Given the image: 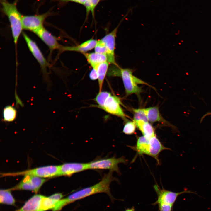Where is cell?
Segmentation results:
<instances>
[{
    "label": "cell",
    "instance_id": "1",
    "mask_svg": "<svg viewBox=\"0 0 211 211\" xmlns=\"http://www.w3.org/2000/svg\"><path fill=\"white\" fill-rule=\"evenodd\" d=\"M113 172L110 171L104 174L101 180L95 184L82 188L70 194L67 197L62 199L58 203L59 206L63 208L65 206L91 195L100 193H105L109 197L112 201L114 198L110 192V185L111 182L116 180L113 176Z\"/></svg>",
    "mask_w": 211,
    "mask_h": 211
},
{
    "label": "cell",
    "instance_id": "2",
    "mask_svg": "<svg viewBox=\"0 0 211 211\" xmlns=\"http://www.w3.org/2000/svg\"><path fill=\"white\" fill-rule=\"evenodd\" d=\"M0 2L2 11L9 20L14 42L16 45L23 29L22 16L17 8V1L11 3L7 0H0Z\"/></svg>",
    "mask_w": 211,
    "mask_h": 211
},
{
    "label": "cell",
    "instance_id": "3",
    "mask_svg": "<svg viewBox=\"0 0 211 211\" xmlns=\"http://www.w3.org/2000/svg\"><path fill=\"white\" fill-rule=\"evenodd\" d=\"M133 70L128 68L120 69V76L122 78L126 94H139L142 91L138 84L149 85L147 83L135 77L133 74Z\"/></svg>",
    "mask_w": 211,
    "mask_h": 211
},
{
    "label": "cell",
    "instance_id": "4",
    "mask_svg": "<svg viewBox=\"0 0 211 211\" xmlns=\"http://www.w3.org/2000/svg\"><path fill=\"white\" fill-rule=\"evenodd\" d=\"M60 165L49 166L16 173H3L2 176L30 175L42 178L59 176Z\"/></svg>",
    "mask_w": 211,
    "mask_h": 211
},
{
    "label": "cell",
    "instance_id": "5",
    "mask_svg": "<svg viewBox=\"0 0 211 211\" xmlns=\"http://www.w3.org/2000/svg\"><path fill=\"white\" fill-rule=\"evenodd\" d=\"M127 161L124 156L98 159L88 163V169H108L120 174L118 164L121 163L126 164Z\"/></svg>",
    "mask_w": 211,
    "mask_h": 211
},
{
    "label": "cell",
    "instance_id": "6",
    "mask_svg": "<svg viewBox=\"0 0 211 211\" xmlns=\"http://www.w3.org/2000/svg\"><path fill=\"white\" fill-rule=\"evenodd\" d=\"M154 188L157 195L156 201L152 204L154 205L163 203L173 206L177 197L180 195L186 193L196 194L195 192L186 190L180 192H173L163 188L161 189L157 185H154Z\"/></svg>",
    "mask_w": 211,
    "mask_h": 211
},
{
    "label": "cell",
    "instance_id": "7",
    "mask_svg": "<svg viewBox=\"0 0 211 211\" xmlns=\"http://www.w3.org/2000/svg\"><path fill=\"white\" fill-rule=\"evenodd\" d=\"M46 180L45 178L36 176L25 175L18 184L8 189L11 191L29 190L37 193Z\"/></svg>",
    "mask_w": 211,
    "mask_h": 211
},
{
    "label": "cell",
    "instance_id": "8",
    "mask_svg": "<svg viewBox=\"0 0 211 211\" xmlns=\"http://www.w3.org/2000/svg\"><path fill=\"white\" fill-rule=\"evenodd\" d=\"M51 14V12L48 11L40 15L22 16L23 29L34 33L43 27V24L45 19Z\"/></svg>",
    "mask_w": 211,
    "mask_h": 211
},
{
    "label": "cell",
    "instance_id": "9",
    "mask_svg": "<svg viewBox=\"0 0 211 211\" xmlns=\"http://www.w3.org/2000/svg\"><path fill=\"white\" fill-rule=\"evenodd\" d=\"M128 12H127L121 21L120 23L114 30L101 39L107 49L108 52L107 55L108 57V62L109 64L113 65H118L115 61V53L117 33L120 23L128 15Z\"/></svg>",
    "mask_w": 211,
    "mask_h": 211
},
{
    "label": "cell",
    "instance_id": "10",
    "mask_svg": "<svg viewBox=\"0 0 211 211\" xmlns=\"http://www.w3.org/2000/svg\"><path fill=\"white\" fill-rule=\"evenodd\" d=\"M121 104L119 98L111 94L103 106L99 108L111 114L125 119L127 116L120 106Z\"/></svg>",
    "mask_w": 211,
    "mask_h": 211
},
{
    "label": "cell",
    "instance_id": "11",
    "mask_svg": "<svg viewBox=\"0 0 211 211\" xmlns=\"http://www.w3.org/2000/svg\"><path fill=\"white\" fill-rule=\"evenodd\" d=\"M23 35L29 50L39 64L43 71H46L49 64L36 43L24 33Z\"/></svg>",
    "mask_w": 211,
    "mask_h": 211
},
{
    "label": "cell",
    "instance_id": "12",
    "mask_svg": "<svg viewBox=\"0 0 211 211\" xmlns=\"http://www.w3.org/2000/svg\"><path fill=\"white\" fill-rule=\"evenodd\" d=\"M49 47L50 52L55 49L60 50L62 46L58 42L57 38L43 27L34 33Z\"/></svg>",
    "mask_w": 211,
    "mask_h": 211
},
{
    "label": "cell",
    "instance_id": "13",
    "mask_svg": "<svg viewBox=\"0 0 211 211\" xmlns=\"http://www.w3.org/2000/svg\"><path fill=\"white\" fill-rule=\"evenodd\" d=\"M88 169V163H67L60 165L59 176H71L74 174Z\"/></svg>",
    "mask_w": 211,
    "mask_h": 211
},
{
    "label": "cell",
    "instance_id": "14",
    "mask_svg": "<svg viewBox=\"0 0 211 211\" xmlns=\"http://www.w3.org/2000/svg\"><path fill=\"white\" fill-rule=\"evenodd\" d=\"M44 196L40 194L34 195L22 207L15 211H42V200Z\"/></svg>",
    "mask_w": 211,
    "mask_h": 211
},
{
    "label": "cell",
    "instance_id": "15",
    "mask_svg": "<svg viewBox=\"0 0 211 211\" xmlns=\"http://www.w3.org/2000/svg\"><path fill=\"white\" fill-rule=\"evenodd\" d=\"M149 148L148 155L154 158L158 164H160L159 156L160 153L163 150H169L170 149L164 146L156 135L149 138Z\"/></svg>",
    "mask_w": 211,
    "mask_h": 211
},
{
    "label": "cell",
    "instance_id": "16",
    "mask_svg": "<svg viewBox=\"0 0 211 211\" xmlns=\"http://www.w3.org/2000/svg\"><path fill=\"white\" fill-rule=\"evenodd\" d=\"M97 42V40L91 38L76 46H62L60 51L61 52L65 51H74L83 54L94 48Z\"/></svg>",
    "mask_w": 211,
    "mask_h": 211
},
{
    "label": "cell",
    "instance_id": "17",
    "mask_svg": "<svg viewBox=\"0 0 211 211\" xmlns=\"http://www.w3.org/2000/svg\"><path fill=\"white\" fill-rule=\"evenodd\" d=\"M82 54L84 55L88 63L93 69H95L101 63L108 62V57L106 54L95 52L89 53L86 52Z\"/></svg>",
    "mask_w": 211,
    "mask_h": 211
},
{
    "label": "cell",
    "instance_id": "18",
    "mask_svg": "<svg viewBox=\"0 0 211 211\" xmlns=\"http://www.w3.org/2000/svg\"><path fill=\"white\" fill-rule=\"evenodd\" d=\"M130 147L135 150L138 155H148L149 147V139L144 136L139 137L137 139L136 144Z\"/></svg>",
    "mask_w": 211,
    "mask_h": 211
},
{
    "label": "cell",
    "instance_id": "19",
    "mask_svg": "<svg viewBox=\"0 0 211 211\" xmlns=\"http://www.w3.org/2000/svg\"><path fill=\"white\" fill-rule=\"evenodd\" d=\"M134 122L143 135L146 137L149 138L155 135L153 127L148 122L141 120Z\"/></svg>",
    "mask_w": 211,
    "mask_h": 211
},
{
    "label": "cell",
    "instance_id": "20",
    "mask_svg": "<svg viewBox=\"0 0 211 211\" xmlns=\"http://www.w3.org/2000/svg\"><path fill=\"white\" fill-rule=\"evenodd\" d=\"M146 113L148 121L152 123L166 122L161 116L157 106L145 108Z\"/></svg>",
    "mask_w": 211,
    "mask_h": 211
},
{
    "label": "cell",
    "instance_id": "21",
    "mask_svg": "<svg viewBox=\"0 0 211 211\" xmlns=\"http://www.w3.org/2000/svg\"><path fill=\"white\" fill-rule=\"evenodd\" d=\"M109 64L108 62H105L100 64L95 69L97 70L98 74L99 92L101 91L104 81L108 71Z\"/></svg>",
    "mask_w": 211,
    "mask_h": 211
},
{
    "label": "cell",
    "instance_id": "22",
    "mask_svg": "<svg viewBox=\"0 0 211 211\" xmlns=\"http://www.w3.org/2000/svg\"><path fill=\"white\" fill-rule=\"evenodd\" d=\"M10 190H1L0 191V202L1 204L9 205H14L15 200L11 194Z\"/></svg>",
    "mask_w": 211,
    "mask_h": 211
},
{
    "label": "cell",
    "instance_id": "23",
    "mask_svg": "<svg viewBox=\"0 0 211 211\" xmlns=\"http://www.w3.org/2000/svg\"><path fill=\"white\" fill-rule=\"evenodd\" d=\"M3 115L4 121L7 122H12L16 118L17 111L12 106H7L4 109Z\"/></svg>",
    "mask_w": 211,
    "mask_h": 211
},
{
    "label": "cell",
    "instance_id": "24",
    "mask_svg": "<svg viewBox=\"0 0 211 211\" xmlns=\"http://www.w3.org/2000/svg\"><path fill=\"white\" fill-rule=\"evenodd\" d=\"M101 1V0H86L84 4L86 9V20L87 19L90 12L92 13L93 19H94L95 10Z\"/></svg>",
    "mask_w": 211,
    "mask_h": 211
},
{
    "label": "cell",
    "instance_id": "25",
    "mask_svg": "<svg viewBox=\"0 0 211 211\" xmlns=\"http://www.w3.org/2000/svg\"><path fill=\"white\" fill-rule=\"evenodd\" d=\"M132 111L134 113L133 121L141 120L148 122L145 108H133Z\"/></svg>",
    "mask_w": 211,
    "mask_h": 211
},
{
    "label": "cell",
    "instance_id": "26",
    "mask_svg": "<svg viewBox=\"0 0 211 211\" xmlns=\"http://www.w3.org/2000/svg\"><path fill=\"white\" fill-rule=\"evenodd\" d=\"M111 94L108 91H101L99 92L94 99V100L98 104V108L102 106L107 98Z\"/></svg>",
    "mask_w": 211,
    "mask_h": 211
},
{
    "label": "cell",
    "instance_id": "27",
    "mask_svg": "<svg viewBox=\"0 0 211 211\" xmlns=\"http://www.w3.org/2000/svg\"><path fill=\"white\" fill-rule=\"evenodd\" d=\"M136 127V125L133 121H129L125 125L122 132L125 134H132L135 132Z\"/></svg>",
    "mask_w": 211,
    "mask_h": 211
},
{
    "label": "cell",
    "instance_id": "28",
    "mask_svg": "<svg viewBox=\"0 0 211 211\" xmlns=\"http://www.w3.org/2000/svg\"><path fill=\"white\" fill-rule=\"evenodd\" d=\"M94 50L96 52L106 55L108 52L105 45L101 40H97L96 44L94 48Z\"/></svg>",
    "mask_w": 211,
    "mask_h": 211
},
{
    "label": "cell",
    "instance_id": "29",
    "mask_svg": "<svg viewBox=\"0 0 211 211\" xmlns=\"http://www.w3.org/2000/svg\"><path fill=\"white\" fill-rule=\"evenodd\" d=\"M158 205L159 211H171L173 205L163 203H160Z\"/></svg>",
    "mask_w": 211,
    "mask_h": 211
},
{
    "label": "cell",
    "instance_id": "30",
    "mask_svg": "<svg viewBox=\"0 0 211 211\" xmlns=\"http://www.w3.org/2000/svg\"><path fill=\"white\" fill-rule=\"evenodd\" d=\"M89 77L91 80H93L98 79V74L96 69L93 68L89 73Z\"/></svg>",
    "mask_w": 211,
    "mask_h": 211
},
{
    "label": "cell",
    "instance_id": "31",
    "mask_svg": "<svg viewBox=\"0 0 211 211\" xmlns=\"http://www.w3.org/2000/svg\"><path fill=\"white\" fill-rule=\"evenodd\" d=\"M61 2L67 3L69 1L76 3L84 5L86 0H55Z\"/></svg>",
    "mask_w": 211,
    "mask_h": 211
},
{
    "label": "cell",
    "instance_id": "32",
    "mask_svg": "<svg viewBox=\"0 0 211 211\" xmlns=\"http://www.w3.org/2000/svg\"><path fill=\"white\" fill-rule=\"evenodd\" d=\"M125 211H135V210L134 207H133L131 208L126 209Z\"/></svg>",
    "mask_w": 211,
    "mask_h": 211
},
{
    "label": "cell",
    "instance_id": "33",
    "mask_svg": "<svg viewBox=\"0 0 211 211\" xmlns=\"http://www.w3.org/2000/svg\"><path fill=\"white\" fill-rule=\"evenodd\" d=\"M206 115H211V112L208 113L207 114H206Z\"/></svg>",
    "mask_w": 211,
    "mask_h": 211
}]
</instances>
